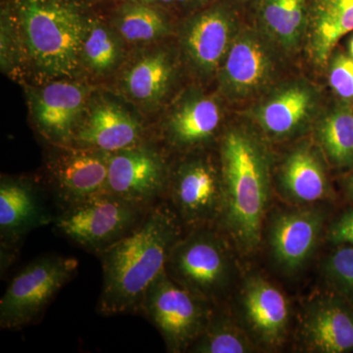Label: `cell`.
<instances>
[{
    "instance_id": "cell-1",
    "label": "cell",
    "mask_w": 353,
    "mask_h": 353,
    "mask_svg": "<svg viewBox=\"0 0 353 353\" xmlns=\"http://www.w3.org/2000/svg\"><path fill=\"white\" fill-rule=\"evenodd\" d=\"M183 234L178 216L161 201L148 209L131 233L97 255L102 267L97 312L139 314L146 292L166 270L172 250Z\"/></svg>"
},
{
    "instance_id": "cell-2",
    "label": "cell",
    "mask_w": 353,
    "mask_h": 353,
    "mask_svg": "<svg viewBox=\"0 0 353 353\" xmlns=\"http://www.w3.org/2000/svg\"><path fill=\"white\" fill-rule=\"evenodd\" d=\"M219 161L223 208L217 225L239 248L252 252L261 239L268 203L270 152L260 132L232 125L221 134Z\"/></svg>"
},
{
    "instance_id": "cell-3",
    "label": "cell",
    "mask_w": 353,
    "mask_h": 353,
    "mask_svg": "<svg viewBox=\"0 0 353 353\" xmlns=\"http://www.w3.org/2000/svg\"><path fill=\"white\" fill-rule=\"evenodd\" d=\"M21 63L44 83L74 79L92 18L73 0H14Z\"/></svg>"
},
{
    "instance_id": "cell-4",
    "label": "cell",
    "mask_w": 353,
    "mask_h": 353,
    "mask_svg": "<svg viewBox=\"0 0 353 353\" xmlns=\"http://www.w3.org/2000/svg\"><path fill=\"white\" fill-rule=\"evenodd\" d=\"M148 209L108 192L60 209L52 224L58 236L99 255L131 233Z\"/></svg>"
},
{
    "instance_id": "cell-5",
    "label": "cell",
    "mask_w": 353,
    "mask_h": 353,
    "mask_svg": "<svg viewBox=\"0 0 353 353\" xmlns=\"http://www.w3.org/2000/svg\"><path fill=\"white\" fill-rule=\"evenodd\" d=\"M166 272L178 284L214 304L233 276L226 241L212 225L190 229L174 245Z\"/></svg>"
},
{
    "instance_id": "cell-6",
    "label": "cell",
    "mask_w": 353,
    "mask_h": 353,
    "mask_svg": "<svg viewBox=\"0 0 353 353\" xmlns=\"http://www.w3.org/2000/svg\"><path fill=\"white\" fill-rule=\"evenodd\" d=\"M287 57L256 27L243 26L218 71V92L231 103L256 101L280 78Z\"/></svg>"
},
{
    "instance_id": "cell-7",
    "label": "cell",
    "mask_w": 353,
    "mask_h": 353,
    "mask_svg": "<svg viewBox=\"0 0 353 353\" xmlns=\"http://www.w3.org/2000/svg\"><path fill=\"white\" fill-rule=\"evenodd\" d=\"M78 268L73 257L48 254L21 269L0 301V328L20 330L36 324Z\"/></svg>"
},
{
    "instance_id": "cell-8",
    "label": "cell",
    "mask_w": 353,
    "mask_h": 353,
    "mask_svg": "<svg viewBox=\"0 0 353 353\" xmlns=\"http://www.w3.org/2000/svg\"><path fill=\"white\" fill-rule=\"evenodd\" d=\"M164 201L183 228L217 224L223 208L219 157L215 159L201 150L183 153L176 162H171Z\"/></svg>"
},
{
    "instance_id": "cell-9",
    "label": "cell",
    "mask_w": 353,
    "mask_h": 353,
    "mask_svg": "<svg viewBox=\"0 0 353 353\" xmlns=\"http://www.w3.org/2000/svg\"><path fill=\"white\" fill-rule=\"evenodd\" d=\"M213 306L165 270L146 292L139 314L157 329L169 352H189L203 332Z\"/></svg>"
},
{
    "instance_id": "cell-10",
    "label": "cell",
    "mask_w": 353,
    "mask_h": 353,
    "mask_svg": "<svg viewBox=\"0 0 353 353\" xmlns=\"http://www.w3.org/2000/svg\"><path fill=\"white\" fill-rule=\"evenodd\" d=\"M238 7L231 1L213 2L190 13L179 31L180 55L199 80L216 78L240 31Z\"/></svg>"
},
{
    "instance_id": "cell-11",
    "label": "cell",
    "mask_w": 353,
    "mask_h": 353,
    "mask_svg": "<svg viewBox=\"0 0 353 353\" xmlns=\"http://www.w3.org/2000/svg\"><path fill=\"white\" fill-rule=\"evenodd\" d=\"M322 94L314 83L294 78L276 83L255 101L250 119L273 141L294 138L315 125L321 113Z\"/></svg>"
},
{
    "instance_id": "cell-12",
    "label": "cell",
    "mask_w": 353,
    "mask_h": 353,
    "mask_svg": "<svg viewBox=\"0 0 353 353\" xmlns=\"http://www.w3.org/2000/svg\"><path fill=\"white\" fill-rule=\"evenodd\" d=\"M167 150L154 139L109 153L108 192L141 208L164 201L170 175Z\"/></svg>"
},
{
    "instance_id": "cell-13",
    "label": "cell",
    "mask_w": 353,
    "mask_h": 353,
    "mask_svg": "<svg viewBox=\"0 0 353 353\" xmlns=\"http://www.w3.org/2000/svg\"><path fill=\"white\" fill-rule=\"evenodd\" d=\"M34 129L50 145L71 146L92 97V88L73 79L27 88Z\"/></svg>"
},
{
    "instance_id": "cell-14",
    "label": "cell",
    "mask_w": 353,
    "mask_h": 353,
    "mask_svg": "<svg viewBox=\"0 0 353 353\" xmlns=\"http://www.w3.org/2000/svg\"><path fill=\"white\" fill-rule=\"evenodd\" d=\"M46 159V190L57 212L108 192L109 153L76 146L51 145Z\"/></svg>"
},
{
    "instance_id": "cell-15",
    "label": "cell",
    "mask_w": 353,
    "mask_h": 353,
    "mask_svg": "<svg viewBox=\"0 0 353 353\" xmlns=\"http://www.w3.org/2000/svg\"><path fill=\"white\" fill-rule=\"evenodd\" d=\"M223 122L221 102L199 88L183 92L166 114L157 134L165 150L188 153L203 150L219 134Z\"/></svg>"
},
{
    "instance_id": "cell-16",
    "label": "cell",
    "mask_w": 353,
    "mask_h": 353,
    "mask_svg": "<svg viewBox=\"0 0 353 353\" xmlns=\"http://www.w3.org/2000/svg\"><path fill=\"white\" fill-rule=\"evenodd\" d=\"M43 188L28 178L2 176L0 183L1 270L12 261L21 243L32 230L52 224Z\"/></svg>"
},
{
    "instance_id": "cell-17",
    "label": "cell",
    "mask_w": 353,
    "mask_h": 353,
    "mask_svg": "<svg viewBox=\"0 0 353 353\" xmlns=\"http://www.w3.org/2000/svg\"><path fill=\"white\" fill-rule=\"evenodd\" d=\"M143 121L126 106L92 95L71 146L113 153L150 141Z\"/></svg>"
},
{
    "instance_id": "cell-18",
    "label": "cell",
    "mask_w": 353,
    "mask_h": 353,
    "mask_svg": "<svg viewBox=\"0 0 353 353\" xmlns=\"http://www.w3.org/2000/svg\"><path fill=\"white\" fill-rule=\"evenodd\" d=\"M180 53L171 46L150 44L123 69L120 88L125 97L143 109L163 103L176 85Z\"/></svg>"
},
{
    "instance_id": "cell-19",
    "label": "cell",
    "mask_w": 353,
    "mask_h": 353,
    "mask_svg": "<svg viewBox=\"0 0 353 353\" xmlns=\"http://www.w3.org/2000/svg\"><path fill=\"white\" fill-rule=\"evenodd\" d=\"M301 339L309 352H352V309L336 297L316 299L303 316Z\"/></svg>"
},
{
    "instance_id": "cell-20",
    "label": "cell",
    "mask_w": 353,
    "mask_h": 353,
    "mask_svg": "<svg viewBox=\"0 0 353 353\" xmlns=\"http://www.w3.org/2000/svg\"><path fill=\"white\" fill-rule=\"evenodd\" d=\"M324 213L318 209L277 216L269 234L274 259L287 272L299 270L310 259L321 234Z\"/></svg>"
},
{
    "instance_id": "cell-21",
    "label": "cell",
    "mask_w": 353,
    "mask_h": 353,
    "mask_svg": "<svg viewBox=\"0 0 353 353\" xmlns=\"http://www.w3.org/2000/svg\"><path fill=\"white\" fill-rule=\"evenodd\" d=\"M243 307L250 331L267 347H279L285 340L290 319L289 301L268 281L253 276L243 290Z\"/></svg>"
},
{
    "instance_id": "cell-22",
    "label": "cell",
    "mask_w": 353,
    "mask_h": 353,
    "mask_svg": "<svg viewBox=\"0 0 353 353\" xmlns=\"http://www.w3.org/2000/svg\"><path fill=\"white\" fill-rule=\"evenodd\" d=\"M353 31V0H309L305 48L318 68L326 67L336 44Z\"/></svg>"
},
{
    "instance_id": "cell-23",
    "label": "cell",
    "mask_w": 353,
    "mask_h": 353,
    "mask_svg": "<svg viewBox=\"0 0 353 353\" xmlns=\"http://www.w3.org/2000/svg\"><path fill=\"white\" fill-rule=\"evenodd\" d=\"M279 179L287 196L299 203L321 201L330 194L322 154L307 141L296 145L285 155Z\"/></svg>"
},
{
    "instance_id": "cell-24",
    "label": "cell",
    "mask_w": 353,
    "mask_h": 353,
    "mask_svg": "<svg viewBox=\"0 0 353 353\" xmlns=\"http://www.w3.org/2000/svg\"><path fill=\"white\" fill-rule=\"evenodd\" d=\"M309 0H259L255 27L285 55L305 46Z\"/></svg>"
},
{
    "instance_id": "cell-25",
    "label": "cell",
    "mask_w": 353,
    "mask_h": 353,
    "mask_svg": "<svg viewBox=\"0 0 353 353\" xmlns=\"http://www.w3.org/2000/svg\"><path fill=\"white\" fill-rule=\"evenodd\" d=\"M316 138L321 152L334 166H353V106L336 99L322 109L315 122Z\"/></svg>"
},
{
    "instance_id": "cell-26",
    "label": "cell",
    "mask_w": 353,
    "mask_h": 353,
    "mask_svg": "<svg viewBox=\"0 0 353 353\" xmlns=\"http://www.w3.org/2000/svg\"><path fill=\"white\" fill-rule=\"evenodd\" d=\"M112 27L125 43L150 46L168 38L173 27L159 7L130 1L114 14Z\"/></svg>"
},
{
    "instance_id": "cell-27",
    "label": "cell",
    "mask_w": 353,
    "mask_h": 353,
    "mask_svg": "<svg viewBox=\"0 0 353 353\" xmlns=\"http://www.w3.org/2000/svg\"><path fill=\"white\" fill-rule=\"evenodd\" d=\"M125 41L112 26L92 19L81 55V70L94 78H105L122 66Z\"/></svg>"
},
{
    "instance_id": "cell-28",
    "label": "cell",
    "mask_w": 353,
    "mask_h": 353,
    "mask_svg": "<svg viewBox=\"0 0 353 353\" xmlns=\"http://www.w3.org/2000/svg\"><path fill=\"white\" fill-rule=\"evenodd\" d=\"M254 345L248 336L226 315L212 312L201 336L190 347L189 352L197 353L252 352Z\"/></svg>"
},
{
    "instance_id": "cell-29",
    "label": "cell",
    "mask_w": 353,
    "mask_h": 353,
    "mask_svg": "<svg viewBox=\"0 0 353 353\" xmlns=\"http://www.w3.org/2000/svg\"><path fill=\"white\" fill-rule=\"evenodd\" d=\"M326 67L330 87L338 101L353 106V58L350 53L334 50Z\"/></svg>"
},
{
    "instance_id": "cell-30",
    "label": "cell",
    "mask_w": 353,
    "mask_h": 353,
    "mask_svg": "<svg viewBox=\"0 0 353 353\" xmlns=\"http://www.w3.org/2000/svg\"><path fill=\"white\" fill-rule=\"evenodd\" d=\"M323 272L339 292L353 299V246L332 252L323 264Z\"/></svg>"
},
{
    "instance_id": "cell-31",
    "label": "cell",
    "mask_w": 353,
    "mask_h": 353,
    "mask_svg": "<svg viewBox=\"0 0 353 353\" xmlns=\"http://www.w3.org/2000/svg\"><path fill=\"white\" fill-rule=\"evenodd\" d=\"M329 240L334 245L348 243L353 246V210L345 213L334 223L329 231Z\"/></svg>"
},
{
    "instance_id": "cell-32",
    "label": "cell",
    "mask_w": 353,
    "mask_h": 353,
    "mask_svg": "<svg viewBox=\"0 0 353 353\" xmlns=\"http://www.w3.org/2000/svg\"><path fill=\"white\" fill-rule=\"evenodd\" d=\"M213 0H175V6L182 10L189 11L190 13L204 8L213 3Z\"/></svg>"
},
{
    "instance_id": "cell-33",
    "label": "cell",
    "mask_w": 353,
    "mask_h": 353,
    "mask_svg": "<svg viewBox=\"0 0 353 353\" xmlns=\"http://www.w3.org/2000/svg\"><path fill=\"white\" fill-rule=\"evenodd\" d=\"M130 1L139 2V3L146 4L155 7L176 6L175 0H130Z\"/></svg>"
},
{
    "instance_id": "cell-34",
    "label": "cell",
    "mask_w": 353,
    "mask_h": 353,
    "mask_svg": "<svg viewBox=\"0 0 353 353\" xmlns=\"http://www.w3.org/2000/svg\"><path fill=\"white\" fill-rule=\"evenodd\" d=\"M234 6L238 8H254L256 9L259 0H230Z\"/></svg>"
},
{
    "instance_id": "cell-35",
    "label": "cell",
    "mask_w": 353,
    "mask_h": 353,
    "mask_svg": "<svg viewBox=\"0 0 353 353\" xmlns=\"http://www.w3.org/2000/svg\"><path fill=\"white\" fill-rule=\"evenodd\" d=\"M347 190L348 194H350V196H352L353 199V172L352 175L348 176L347 181Z\"/></svg>"
},
{
    "instance_id": "cell-36",
    "label": "cell",
    "mask_w": 353,
    "mask_h": 353,
    "mask_svg": "<svg viewBox=\"0 0 353 353\" xmlns=\"http://www.w3.org/2000/svg\"><path fill=\"white\" fill-rule=\"evenodd\" d=\"M348 53L353 58V36L350 39V43H348Z\"/></svg>"
}]
</instances>
